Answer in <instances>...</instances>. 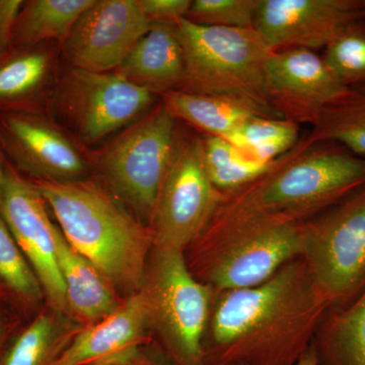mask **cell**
Masks as SVG:
<instances>
[{
  "mask_svg": "<svg viewBox=\"0 0 365 365\" xmlns=\"http://www.w3.org/2000/svg\"><path fill=\"white\" fill-rule=\"evenodd\" d=\"M306 260L330 309L365 289V182L307 223Z\"/></svg>",
  "mask_w": 365,
  "mask_h": 365,
  "instance_id": "cell-10",
  "label": "cell"
},
{
  "mask_svg": "<svg viewBox=\"0 0 365 365\" xmlns=\"http://www.w3.org/2000/svg\"><path fill=\"white\" fill-rule=\"evenodd\" d=\"M323 50L322 58L341 86L365 88V16L341 26Z\"/></svg>",
  "mask_w": 365,
  "mask_h": 365,
  "instance_id": "cell-27",
  "label": "cell"
},
{
  "mask_svg": "<svg viewBox=\"0 0 365 365\" xmlns=\"http://www.w3.org/2000/svg\"><path fill=\"white\" fill-rule=\"evenodd\" d=\"M365 182V158L333 141L300 137L265 174L222 194L216 211L307 222Z\"/></svg>",
  "mask_w": 365,
  "mask_h": 365,
  "instance_id": "cell-3",
  "label": "cell"
},
{
  "mask_svg": "<svg viewBox=\"0 0 365 365\" xmlns=\"http://www.w3.org/2000/svg\"><path fill=\"white\" fill-rule=\"evenodd\" d=\"M151 28L139 0H93L60 45L67 66L114 71Z\"/></svg>",
  "mask_w": 365,
  "mask_h": 365,
  "instance_id": "cell-13",
  "label": "cell"
},
{
  "mask_svg": "<svg viewBox=\"0 0 365 365\" xmlns=\"http://www.w3.org/2000/svg\"><path fill=\"white\" fill-rule=\"evenodd\" d=\"M34 182L67 242L104 274L123 299L138 292L153 249L148 227L98 178Z\"/></svg>",
  "mask_w": 365,
  "mask_h": 365,
  "instance_id": "cell-2",
  "label": "cell"
},
{
  "mask_svg": "<svg viewBox=\"0 0 365 365\" xmlns=\"http://www.w3.org/2000/svg\"><path fill=\"white\" fill-rule=\"evenodd\" d=\"M57 43L13 47L0 57V114L48 111L58 81Z\"/></svg>",
  "mask_w": 365,
  "mask_h": 365,
  "instance_id": "cell-17",
  "label": "cell"
},
{
  "mask_svg": "<svg viewBox=\"0 0 365 365\" xmlns=\"http://www.w3.org/2000/svg\"><path fill=\"white\" fill-rule=\"evenodd\" d=\"M178 124L160 100L111 143L91 153L98 179L146 227L169 169Z\"/></svg>",
  "mask_w": 365,
  "mask_h": 365,
  "instance_id": "cell-7",
  "label": "cell"
},
{
  "mask_svg": "<svg viewBox=\"0 0 365 365\" xmlns=\"http://www.w3.org/2000/svg\"><path fill=\"white\" fill-rule=\"evenodd\" d=\"M312 143L333 141L365 158V88H346L324 108L307 134Z\"/></svg>",
  "mask_w": 365,
  "mask_h": 365,
  "instance_id": "cell-24",
  "label": "cell"
},
{
  "mask_svg": "<svg viewBox=\"0 0 365 365\" xmlns=\"http://www.w3.org/2000/svg\"><path fill=\"white\" fill-rule=\"evenodd\" d=\"M222 199L204 167L202 134L179 121L169 169L148 223L153 248L185 251L207 227Z\"/></svg>",
  "mask_w": 365,
  "mask_h": 365,
  "instance_id": "cell-9",
  "label": "cell"
},
{
  "mask_svg": "<svg viewBox=\"0 0 365 365\" xmlns=\"http://www.w3.org/2000/svg\"><path fill=\"white\" fill-rule=\"evenodd\" d=\"M81 328L71 317L47 307L19 335L1 365H55Z\"/></svg>",
  "mask_w": 365,
  "mask_h": 365,
  "instance_id": "cell-21",
  "label": "cell"
},
{
  "mask_svg": "<svg viewBox=\"0 0 365 365\" xmlns=\"http://www.w3.org/2000/svg\"><path fill=\"white\" fill-rule=\"evenodd\" d=\"M55 242L71 318L81 327H86L114 313L124 299L112 283L67 242L58 225Z\"/></svg>",
  "mask_w": 365,
  "mask_h": 365,
  "instance_id": "cell-18",
  "label": "cell"
},
{
  "mask_svg": "<svg viewBox=\"0 0 365 365\" xmlns=\"http://www.w3.org/2000/svg\"><path fill=\"white\" fill-rule=\"evenodd\" d=\"M364 16L365 0H262L254 29L272 52H317L341 26Z\"/></svg>",
  "mask_w": 365,
  "mask_h": 365,
  "instance_id": "cell-14",
  "label": "cell"
},
{
  "mask_svg": "<svg viewBox=\"0 0 365 365\" xmlns=\"http://www.w3.org/2000/svg\"><path fill=\"white\" fill-rule=\"evenodd\" d=\"M1 336H2V327H1V324H0V339H1Z\"/></svg>",
  "mask_w": 365,
  "mask_h": 365,
  "instance_id": "cell-35",
  "label": "cell"
},
{
  "mask_svg": "<svg viewBox=\"0 0 365 365\" xmlns=\"http://www.w3.org/2000/svg\"><path fill=\"white\" fill-rule=\"evenodd\" d=\"M160 96L116 72L61 69L48 110L85 148L128 127L160 102Z\"/></svg>",
  "mask_w": 365,
  "mask_h": 365,
  "instance_id": "cell-8",
  "label": "cell"
},
{
  "mask_svg": "<svg viewBox=\"0 0 365 365\" xmlns=\"http://www.w3.org/2000/svg\"><path fill=\"white\" fill-rule=\"evenodd\" d=\"M212 290L205 365H295L330 309L302 257L255 287Z\"/></svg>",
  "mask_w": 365,
  "mask_h": 365,
  "instance_id": "cell-1",
  "label": "cell"
},
{
  "mask_svg": "<svg viewBox=\"0 0 365 365\" xmlns=\"http://www.w3.org/2000/svg\"><path fill=\"white\" fill-rule=\"evenodd\" d=\"M295 365H319L318 359H317L316 353L314 351L313 346L311 345L309 349L302 355V359Z\"/></svg>",
  "mask_w": 365,
  "mask_h": 365,
  "instance_id": "cell-33",
  "label": "cell"
},
{
  "mask_svg": "<svg viewBox=\"0 0 365 365\" xmlns=\"http://www.w3.org/2000/svg\"><path fill=\"white\" fill-rule=\"evenodd\" d=\"M114 72L160 97L179 90L184 78L185 56L177 26H151Z\"/></svg>",
  "mask_w": 365,
  "mask_h": 365,
  "instance_id": "cell-19",
  "label": "cell"
},
{
  "mask_svg": "<svg viewBox=\"0 0 365 365\" xmlns=\"http://www.w3.org/2000/svg\"><path fill=\"white\" fill-rule=\"evenodd\" d=\"M139 4L151 26H176L186 19L192 0H139Z\"/></svg>",
  "mask_w": 365,
  "mask_h": 365,
  "instance_id": "cell-30",
  "label": "cell"
},
{
  "mask_svg": "<svg viewBox=\"0 0 365 365\" xmlns=\"http://www.w3.org/2000/svg\"><path fill=\"white\" fill-rule=\"evenodd\" d=\"M6 163L2 157L1 146H0V203H1L2 190H4V178H6Z\"/></svg>",
  "mask_w": 365,
  "mask_h": 365,
  "instance_id": "cell-34",
  "label": "cell"
},
{
  "mask_svg": "<svg viewBox=\"0 0 365 365\" xmlns=\"http://www.w3.org/2000/svg\"><path fill=\"white\" fill-rule=\"evenodd\" d=\"M204 167L209 179L222 194L246 186L265 174L276 163L256 162L237 146L220 137L202 135Z\"/></svg>",
  "mask_w": 365,
  "mask_h": 365,
  "instance_id": "cell-25",
  "label": "cell"
},
{
  "mask_svg": "<svg viewBox=\"0 0 365 365\" xmlns=\"http://www.w3.org/2000/svg\"><path fill=\"white\" fill-rule=\"evenodd\" d=\"M262 0H194L186 20L196 25L254 29Z\"/></svg>",
  "mask_w": 365,
  "mask_h": 365,
  "instance_id": "cell-29",
  "label": "cell"
},
{
  "mask_svg": "<svg viewBox=\"0 0 365 365\" xmlns=\"http://www.w3.org/2000/svg\"><path fill=\"white\" fill-rule=\"evenodd\" d=\"M319 365H365V289L322 319L313 343Z\"/></svg>",
  "mask_w": 365,
  "mask_h": 365,
  "instance_id": "cell-20",
  "label": "cell"
},
{
  "mask_svg": "<svg viewBox=\"0 0 365 365\" xmlns=\"http://www.w3.org/2000/svg\"><path fill=\"white\" fill-rule=\"evenodd\" d=\"M0 215L37 276L47 306L69 316L63 280L56 257L57 225L37 185L6 163Z\"/></svg>",
  "mask_w": 365,
  "mask_h": 365,
  "instance_id": "cell-12",
  "label": "cell"
},
{
  "mask_svg": "<svg viewBox=\"0 0 365 365\" xmlns=\"http://www.w3.org/2000/svg\"><path fill=\"white\" fill-rule=\"evenodd\" d=\"M266 95L282 119L313 126L329 103L346 90L318 53L285 49L271 53L266 64Z\"/></svg>",
  "mask_w": 365,
  "mask_h": 365,
  "instance_id": "cell-15",
  "label": "cell"
},
{
  "mask_svg": "<svg viewBox=\"0 0 365 365\" xmlns=\"http://www.w3.org/2000/svg\"><path fill=\"white\" fill-rule=\"evenodd\" d=\"M102 365H172L153 340L138 346L119 359Z\"/></svg>",
  "mask_w": 365,
  "mask_h": 365,
  "instance_id": "cell-31",
  "label": "cell"
},
{
  "mask_svg": "<svg viewBox=\"0 0 365 365\" xmlns=\"http://www.w3.org/2000/svg\"><path fill=\"white\" fill-rule=\"evenodd\" d=\"M307 222L265 215L215 211L184 251L189 270L211 289L260 284L306 248Z\"/></svg>",
  "mask_w": 365,
  "mask_h": 365,
  "instance_id": "cell-4",
  "label": "cell"
},
{
  "mask_svg": "<svg viewBox=\"0 0 365 365\" xmlns=\"http://www.w3.org/2000/svg\"><path fill=\"white\" fill-rule=\"evenodd\" d=\"M160 101L182 123L202 135L228 139L249 118L257 116L227 98L172 91Z\"/></svg>",
  "mask_w": 365,
  "mask_h": 365,
  "instance_id": "cell-22",
  "label": "cell"
},
{
  "mask_svg": "<svg viewBox=\"0 0 365 365\" xmlns=\"http://www.w3.org/2000/svg\"><path fill=\"white\" fill-rule=\"evenodd\" d=\"M176 26L185 56L178 91L227 98L257 116L280 118L266 95L272 51L255 29L200 26L186 19Z\"/></svg>",
  "mask_w": 365,
  "mask_h": 365,
  "instance_id": "cell-5",
  "label": "cell"
},
{
  "mask_svg": "<svg viewBox=\"0 0 365 365\" xmlns=\"http://www.w3.org/2000/svg\"><path fill=\"white\" fill-rule=\"evenodd\" d=\"M151 340L172 365H205L204 337L213 290L194 277L184 251L153 248L143 285Z\"/></svg>",
  "mask_w": 365,
  "mask_h": 365,
  "instance_id": "cell-6",
  "label": "cell"
},
{
  "mask_svg": "<svg viewBox=\"0 0 365 365\" xmlns=\"http://www.w3.org/2000/svg\"><path fill=\"white\" fill-rule=\"evenodd\" d=\"M300 126L281 118L252 116L227 139L256 162L270 163L294 148Z\"/></svg>",
  "mask_w": 365,
  "mask_h": 365,
  "instance_id": "cell-26",
  "label": "cell"
},
{
  "mask_svg": "<svg viewBox=\"0 0 365 365\" xmlns=\"http://www.w3.org/2000/svg\"><path fill=\"white\" fill-rule=\"evenodd\" d=\"M150 341L148 313L138 290L107 318L83 327L55 365H102Z\"/></svg>",
  "mask_w": 365,
  "mask_h": 365,
  "instance_id": "cell-16",
  "label": "cell"
},
{
  "mask_svg": "<svg viewBox=\"0 0 365 365\" xmlns=\"http://www.w3.org/2000/svg\"><path fill=\"white\" fill-rule=\"evenodd\" d=\"M0 146L35 181H81L93 172L88 148L48 111L1 113Z\"/></svg>",
  "mask_w": 365,
  "mask_h": 365,
  "instance_id": "cell-11",
  "label": "cell"
},
{
  "mask_svg": "<svg viewBox=\"0 0 365 365\" xmlns=\"http://www.w3.org/2000/svg\"><path fill=\"white\" fill-rule=\"evenodd\" d=\"M93 0H30L24 1L14 31V47L61 45L81 14Z\"/></svg>",
  "mask_w": 365,
  "mask_h": 365,
  "instance_id": "cell-23",
  "label": "cell"
},
{
  "mask_svg": "<svg viewBox=\"0 0 365 365\" xmlns=\"http://www.w3.org/2000/svg\"><path fill=\"white\" fill-rule=\"evenodd\" d=\"M23 0H0V57L14 47V31Z\"/></svg>",
  "mask_w": 365,
  "mask_h": 365,
  "instance_id": "cell-32",
  "label": "cell"
},
{
  "mask_svg": "<svg viewBox=\"0 0 365 365\" xmlns=\"http://www.w3.org/2000/svg\"><path fill=\"white\" fill-rule=\"evenodd\" d=\"M0 280L16 297L37 304L45 299L44 292L25 255L0 215Z\"/></svg>",
  "mask_w": 365,
  "mask_h": 365,
  "instance_id": "cell-28",
  "label": "cell"
}]
</instances>
